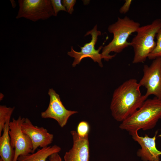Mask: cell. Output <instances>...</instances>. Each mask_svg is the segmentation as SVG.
<instances>
[{
  "mask_svg": "<svg viewBox=\"0 0 161 161\" xmlns=\"http://www.w3.org/2000/svg\"><path fill=\"white\" fill-rule=\"evenodd\" d=\"M156 37L157 39L156 46L148 57L150 60H154L157 58H161V29L157 34Z\"/></svg>",
  "mask_w": 161,
  "mask_h": 161,
  "instance_id": "16",
  "label": "cell"
},
{
  "mask_svg": "<svg viewBox=\"0 0 161 161\" xmlns=\"http://www.w3.org/2000/svg\"><path fill=\"white\" fill-rule=\"evenodd\" d=\"M140 26L138 22L127 16L122 18L118 17L116 22L108 27V30L113 34V38L108 44L103 47L101 53L103 58L108 61L116 55H110V52L120 53L130 46V42L127 39L132 33L137 32Z\"/></svg>",
  "mask_w": 161,
  "mask_h": 161,
  "instance_id": "3",
  "label": "cell"
},
{
  "mask_svg": "<svg viewBox=\"0 0 161 161\" xmlns=\"http://www.w3.org/2000/svg\"><path fill=\"white\" fill-rule=\"evenodd\" d=\"M10 120L6 123L0 137V156L3 161H13L15 150L12 147L9 134Z\"/></svg>",
  "mask_w": 161,
  "mask_h": 161,
  "instance_id": "13",
  "label": "cell"
},
{
  "mask_svg": "<svg viewBox=\"0 0 161 161\" xmlns=\"http://www.w3.org/2000/svg\"><path fill=\"white\" fill-rule=\"evenodd\" d=\"M47 161H63L58 153L53 154L49 157Z\"/></svg>",
  "mask_w": 161,
  "mask_h": 161,
  "instance_id": "21",
  "label": "cell"
},
{
  "mask_svg": "<svg viewBox=\"0 0 161 161\" xmlns=\"http://www.w3.org/2000/svg\"><path fill=\"white\" fill-rule=\"evenodd\" d=\"M25 118L21 116L16 119L13 118L9 124V134L11 145L15 150L13 161H17L21 155L32 153L33 145L30 137L22 131L21 125Z\"/></svg>",
  "mask_w": 161,
  "mask_h": 161,
  "instance_id": "6",
  "label": "cell"
},
{
  "mask_svg": "<svg viewBox=\"0 0 161 161\" xmlns=\"http://www.w3.org/2000/svg\"><path fill=\"white\" fill-rule=\"evenodd\" d=\"M161 119V98L147 99L131 115L121 122L119 128L130 134L140 129H153Z\"/></svg>",
  "mask_w": 161,
  "mask_h": 161,
  "instance_id": "2",
  "label": "cell"
},
{
  "mask_svg": "<svg viewBox=\"0 0 161 161\" xmlns=\"http://www.w3.org/2000/svg\"><path fill=\"white\" fill-rule=\"evenodd\" d=\"M143 74L139 83L146 89L147 98L151 95L161 98V58L153 60L150 66L145 65Z\"/></svg>",
  "mask_w": 161,
  "mask_h": 161,
  "instance_id": "7",
  "label": "cell"
},
{
  "mask_svg": "<svg viewBox=\"0 0 161 161\" xmlns=\"http://www.w3.org/2000/svg\"><path fill=\"white\" fill-rule=\"evenodd\" d=\"M132 2L131 0H126L124 4L119 10L120 13L121 14H125L128 12Z\"/></svg>",
  "mask_w": 161,
  "mask_h": 161,
  "instance_id": "20",
  "label": "cell"
},
{
  "mask_svg": "<svg viewBox=\"0 0 161 161\" xmlns=\"http://www.w3.org/2000/svg\"><path fill=\"white\" fill-rule=\"evenodd\" d=\"M90 126L87 122L82 121L78 124L77 128V133L81 137H85L88 136L90 131Z\"/></svg>",
  "mask_w": 161,
  "mask_h": 161,
  "instance_id": "17",
  "label": "cell"
},
{
  "mask_svg": "<svg viewBox=\"0 0 161 161\" xmlns=\"http://www.w3.org/2000/svg\"><path fill=\"white\" fill-rule=\"evenodd\" d=\"M61 150V147L57 145L41 148L33 153L25 155H21L17 161H47L53 154L58 153Z\"/></svg>",
  "mask_w": 161,
  "mask_h": 161,
  "instance_id": "14",
  "label": "cell"
},
{
  "mask_svg": "<svg viewBox=\"0 0 161 161\" xmlns=\"http://www.w3.org/2000/svg\"><path fill=\"white\" fill-rule=\"evenodd\" d=\"M15 107H7L5 105L0 106V136L6 122L10 120Z\"/></svg>",
  "mask_w": 161,
  "mask_h": 161,
  "instance_id": "15",
  "label": "cell"
},
{
  "mask_svg": "<svg viewBox=\"0 0 161 161\" xmlns=\"http://www.w3.org/2000/svg\"><path fill=\"white\" fill-rule=\"evenodd\" d=\"M52 7L54 13V16H56L60 11H66L65 7L63 5L61 0H50Z\"/></svg>",
  "mask_w": 161,
  "mask_h": 161,
  "instance_id": "18",
  "label": "cell"
},
{
  "mask_svg": "<svg viewBox=\"0 0 161 161\" xmlns=\"http://www.w3.org/2000/svg\"><path fill=\"white\" fill-rule=\"evenodd\" d=\"M48 94L50 97L49 104L46 110L41 113V117L43 118L54 119L61 127L63 128L67 124L69 117L78 112L66 109L59 95L53 89H49Z\"/></svg>",
  "mask_w": 161,
  "mask_h": 161,
  "instance_id": "9",
  "label": "cell"
},
{
  "mask_svg": "<svg viewBox=\"0 0 161 161\" xmlns=\"http://www.w3.org/2000/svg\"><path fill=\"white\" fill-rule=\"evenodd\" d=\"M90 35L92 36L91 41L80 47L81 51L77 52L75 51L73 47H71V51L68 52L67 54L70 56L74 58V60L72 64L73 67H75L79 64L83 58L87 57L91 58L95 62H97L101 67L103 66L101 60L103 59L101 54L99 52L103 47L100 46L97 49L95 48V45L97 41L98 36L101 35V32L97 30V26L96 25L93 28L87 32L85 36Z\"/></svg>",
  "mask_w": 161,
  "mask_h": 161,
  "instance_id": "8",
  "label": "cell"
},
{
  "mask_svg": "<svg viewBox=\"0 0 161 161\" xmlns=\"http://www.w3.org/2000/svg\"><path fill=\"white\" fill-rule=\"evenodd\" d=\"M22 131L30 138L32 145V153L39 147H45L52 143L54 135L42 127L34 125L28 118H25L21 125Z\"/></svg>",
  "mask_w": 161,
  "mask_h": 161,
  "instance_id": "10",
  "label": "cell"
},
{
  "mask_svg": "<svg viewBox=\"0 0 161 161\" xmlns=\"http://www.w3.org/2000/svg\"><path fill=\"white\" fill-rule=\"evenodd\" d=\"M0 161H3L0 158Z\"/></svg>",
  "mask_w": 161,
  "mask_h": 161,
  "instance_id": "23",
  "label": "cell"
},
{
  "mask_svg": "<svg viewBox=\"0 0 161 161\" xmlns=\"http://www.w3.org/2000/svg\"><path fill=\"white\" fill-rule=\"evenodd\" d=\"M161 29V19H157L150 24L140 26L136 35L130 42L134 52L132 63L137 64L145 61L156 45L155 37Z\"/></svg>",
  "mask_w": 161,
  "mask_h": 161,
  "instance_id": "4",
  "label": "cell"
},
{
  "mask_svg": "<svg viewBox=\"0 0 161 161\" xmlns=\"http://www.w3.org/2000/svg\"><path fill=\"white\" fill-rule=\"evenodd\" d=\"M73 144L64 156L65 161H89V147L88 136L81 137L76 131H71Z\"/></svg>",
  "mask_w": 161,
  "mask_h": 161,
  "instance_id": "12",
  "label": "cell"
},
{
  "mask_svg": "<svg viewBox=\"0 0 161 161\" xmlns=\"http://www.w3.org/2000/svg\"><path fill=\"white\" fill-rule=\"evenodd\" d=\"M157 132L153 137H150L145 134L140 136L138 132L130 134L132 139L140 145L141 148L138 150L137 155L143 161H157L160 160L161 151L157 148L156 143Z\"/></svg>",
  "mask_w": 161,
  "mask_h": 161,
  "instance_id": "11",
  "label": "cell"
},
{
  "mask_svg": "<svg viewBox=\"0 0 161 161\" xmlns=\"http://www.w3.org/2000/svg\"><path fill=\"white\" fill-rule=\"evenodd\" d=\"M62 2L67 12L70 14H72L74 11L73 7L76 3V0H63Z\"/></svg>",
  "mask_w": 161,
  "mask_h": 161,
  "instance_id": "19",
  "label": "cell"
},
{
  "mask_svg": "<svg viewBox=\"0 0 161 161\" xmlns=\"http://www.w3.org/2000/svg\"><path fill=\"white\" fill-rule=\"evenodd\" d=\"M157 161H161V160H158Z\"/></svg>",
  "mask_w": 161,
  "mask_h": 161,
  "instance_id": "24",
  "label": "cell"
},
{
  "mask_svg": "<svg viewBox=\"0 0 161 161\" xmlns=\"http://www.w3.org/2000/svg\"><path fill=\"white\" fill-rule=\"evenodd\" d=\"M18 2L19 7L16 19L23 18L36 22L54 16L50 0H18Z\"/></svg>",
  "mask_w": 161,
  "mask_h": 161,
  "instance_id": "5",
  "label": "cell"
},
{
  "mask_svg": "<svg viewBox=\"0 0 161 161\" xmlns=\"http://www.w3.org/2000/svg\"><path fill=\"white\" fill-rule=\"evenodd\" d=\"M136 79H130L123 83L114 91L111 103L112 115L122 122L133 114L147 98L143 95Z\"/></svg>",
  "mask_w": 161,
  "mask_h": 161,
  "instance_id": "1",
  "label": "cell"
},
{
  "mask_svg": "<svg viewBox=\"0 0 161 161\" xmlns=\"http://www.w3.org/2000/svg\"><path fill=\"white\" fill-rule=\"evenodd\" d=\"M12 4V5L13 8H14L16 7V3L14 0H10Z\"/></svg>",
  "mask_w": 161,
  "mask_h": 161,
  "instance_id": "22",
  "label": "cell"
}]
</instances>
